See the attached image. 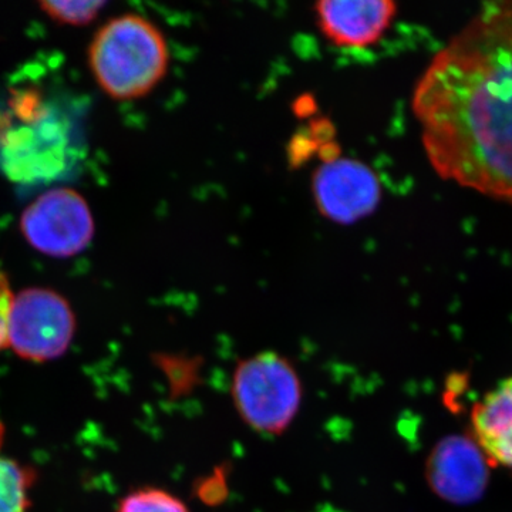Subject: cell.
I'll list each match as a JSON object with an SVG mask.
<instances>
[{
  "label": "cell",
  "mask_w": 512,
  "mask_h": 512,
  "mask_svg": "<svg viewBox=\"0 0 512 512\" xmlns=\"http://www.w3.org/2000/svg\"><path fill=\"white\" fill-rule=\"evenodd\" d=\"M392 0H320L313 16L323 39L340 50L363 52L382 42L397 16Z\"/></svg>",
  "instance_id": "8"
},
{
  "label": "cell",
  "mask_w": 512,
  "mask_h": 512,
  "mask_svg": "<svg viewBox=\"0 0 512 512\" xmlns=\"http://www.w3.org/2000/svg\"><path fill=\"white\" fill-rule=\"evenodd\" d=\"M20 229L30 247L53 258H70L89 247L94 220L89 204L72 188H56L23 211Z\"/></svg>",
  "instance_id": "5"
},
{
  "label": "cell",
  "mask_w": 512,
  "mask_h": 512,
  "mask_svg": "<svg viewBox=\"0 0 512 512\" xmlns=\"http://www.w3.org/2000/svg\"><path fill=\"white\" fill-rule=\"evenodd\" d=\"M94 79L111 99H143L170 70L167 37L156 23L136 13L109 20L89 52Z\"/></svg>",
  "instance_id": "2"
},
{
  "label": "cell",
  "mask_w": 512,
  "mask_h": 512,
  "mask_svg": "<svg viewBox=\"0 0 512 512\" xmlns=\"http://www.w3.org/2000/svg\"><path fill=\"white\" fill-rule=\"evenodd\" d=\"M491 461L474 437L451 434L431 450L426 480L431 491L447 503H477L490 484Z\"/></svg>",
  "instance_id": "7"
},
{
  "label": "cell",
  "mask_w": 512,
  "mask_h": 512,
  "mask_svg": "<svg viewBox=\"0 0 512 512\" xmlns=\"http://www.w3.org/2000/svg\"><path fill=\"white\" fill-rule=\"evenodd\" d=\"M33 481L29 467L0 457V512H28Z\"/></svg>",
  "instance_id": "11"
},
{
  "label": "cell",
  "mask_w": 512,
  "mask_h": 512,
  "mask_svg": "<svg viewBox=\"0 0 512 512\" xmlns=\"http://www.w3.org/2000/svg\"><path fill=\"white\" fill-rule=\"evenodd\" d=\"M30 126L9 131L2 140L3 170L12 180L25 183L55 177L66 163L63 127L53 121Z\"/></svg>",
  "instance_id": "9"
},
{
  "label": "cell",
  "mask_w": 512,
  "mask_h": 512,
  "mask_svg": "<svg viewBox=\"0 0 512 512\" xmlns=\"http://www.w3.org/2000/svg\"><path fill=\"white\" fill-rule=\"evenodd\" d=\"M312 197L323 218L339 225L365 220L382 201L375 170L356 158L323 160L312 175Z\"/></svg>",
  "instance_id": "6"
},
{
  "label": "cell",
  "mask_w": 512,
  "mask_h": 512,
  "mask_svg": "<svg viewBox=\"0 0 512 512\" xmlns=\"http://www.w3.org/2000/svg\"><path fill=\"white\" fill-rule=\"evenodd\" d=\"M474 440L491 464L512 470V379L485 394L471 412Z\"/></svg>",
  "instance_id": "10"
},
{
  "label": "cell",
  "mask_w": 512,
  "mask_h": 512,
  "mask_svg": "<svg viewBox=\"0 0 512 512\" xmlns=\"http://www.w3.org/2000/svg\"><path fill=\"white\" fill-rule=\"evenodd\" d=\"M434 173L512 205V0L484 3L412 94Z\"/></svg>",
  "instance_id": "1"
},
{
  "label": "cell",
  "mask_w": 512,
  "mask_h": 512,
  "mask_svg": "<svg viewBox=\"0 0 512 512\" xmlns=\"http://www.w3.org/2000/svg\"><path fill=\"white\" fill-rule=\"evenodd\" d=\"M13 295L8 278L0 271V350L8 348V326L10 311H12Z\"/></svg>",
  "instance_id": "14"
},
{
  "label": "cell",
  "mask_w": 512,
  "mask_h": 512,
  "mask_svg": "<svg viewBox=\"0 0 512 512\" xmlns=\"http://www.w3.org/2000/svg\"><path fill=\"white\" fill-rule=\"evenodd\" d=\"M231 393L241 419L268 436L284 433L302 402L301 379L278 353H258L238 363Z\"/></svg>",
  "instance_id": "3"
},
{
  "label": "cell",
  "mask_w": 512,
  "mask_h": 512,
  "mask_svg": "<svg viewBox=\"0 0 512 512\" xmlns=\"http://www.w3.org/2000/svg\"><path fill=\"white\" fill-rule=\"evenodd\" d=\"M3 436H5V429H3V424L0 423V446H2Z\"/></svg>",
  "instance_id": "15"
},
{
  "label": "cell",
  "mask_w": 512,
  "mask_h": 512,
  "mask_svg": "<svg viewBox=\"0 0 512 512\" xmlns=\"http://www.w3.org/2000/svg\"><path fill=\"white\" fill-rule=\"evenodd\" d=\"M106 2H94V0H79V2H40L39 6L50 19L57 23L70 26H86L99 16L100 10L106 6Z\"/></svg>",
  "instance_id": "13"
},
{
  "label": "cell",
  "mask_w": 512,
  "mask_h": 512,
  "mask_svg": "<svg viewBox=\"0 0 512 512\" xmlns=\"http://www.w3.org/2000/svg\"><path fill=\"white\" fill-rule=\"evenodd\" d=\"M76 332L69 302L52 289L29 288L13 299L8 348L30 362H49L66 353Z\"/></svg>",
  "instance_id": "4"
},
{
  "label": "cell",
  "mask_w": 512,
  "mask_h": 512,
  "mask_svg": "<svg viewBox=\"0 0 512 512\" xmlns=\"http://www.w3.org/2000/svg\"><path fill=\"white\" fill-rule=\"evenodd\" d=\"M117 512H190L187 505L158 488H144L134 491L121 500Z\"/></svg>",
  "instance_id": "12"
}]
</instances>
